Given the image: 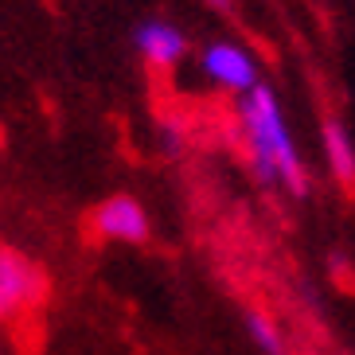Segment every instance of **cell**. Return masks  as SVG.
I'll list each match as a JSON object with an SVG mask.
<instances>
[{
	"mask_svg": "<svg viewBox=\"0 0 355 355\" xmlns=\"http://www.w3.org/2000/svg\"><path fill=\"white\" fill-rule=\"evenodd\" d=\"M234 114H239L242 148H246L254 180H258L261 188L282 184L293 196H309V168H304L301 153L293 145L277 94L266 83H258L254 90L239 94Z\"/></svg>",
	"mask_w": 355,
	"mask_h": 355,
	"instance_id": "1",
	"label": "cell"
},
{
	"mask_svg": "<svg viewBox=\"0 0 355 355\" xmlns=\"http://www.w3.org/2000/svg\"><path fill=\"white\" fill-rule=\"evenodd\" d=\"M328 270H332V277L344 285V289H355V285H352L355 273H352V266L344 261V254H332V258H328Z\"/></svg>",
	"mask_w": 355,
	"mask_h": 355,
	"instance_id": "9",
	"label": "cell"
},
{
	"mask_svg": "<svg viewBox=\"0 0 355 355\" xmlns=\"http://www.w3.org/2000/svg\"><path fill=\"white\" fill-rule=\"evenodd\" d=\"M246 332H250L254 347L261 355H289V344H285V332L277 328L266 309H246Z\"/></svg>",
	"mask_w": 355,
	"mask_h": 355,
	"instance_id": "7",
	"label": "cell"
},
{
	"mask_svg": "<svg viewBox=\"0 0 355 355\" xmlns=\"http://www.w3.org/2000/svg\"><path fill=\"white\" fill-rule=\"evenodd\" d=\"M133 47L148 67L168 71V67H176L188 55V35L180 32L172 20H164V16H148V20L133 24Z\"/></svg>",
	"mask_w": 355,
	"mask_h": 355,
	"instance_id": "5",
	"label": "cell"
},
{
	"mask_svg": "<svg viewBox=\"0 0 355 355\" xmlns=\"http://www.w3.org/2000/svg\"><path fill=\"white\" fill-rule=\"evenodd\" d=\"M320 145H324V164L328 176L336 180V188L347 199H355V141L347 133V125L340 117H328L320 129Z\"/></svg>",
	"mask_w": 355,
	"mask_h": 355,
	"instance_id": "6",
	"label": "cell"
},
{
	"mask_svg": "<svg viewBox=\"0 0 355 355\" xmlns=\"http://www.w3.org/2000/svg\"><path fill=\"white\" fill-rule=\"evenodd\" d=\"M47 273L43 266H35L28 254L12 250V246H0V320H12L24 309H35V304L47 301Z\"/></svg>",
	"mask_w": 355,
	"mask_h": 355,
	"instance_id": "2",
	"label": "cell"
},
{
	"mask_svg": "<svg viewBox=\"0 0 355 355\" xmlns=\"http://www.w3.org/2000/svg\"><path fill=\"white\" fill-rule=\"evenodd\" d=\"M90 230L102 242H145L148 239V211L141 199L117 191V196H105L94 207Z\"/></svg>",
	"mask_w": 355,
	"mask_h": 355,
	"instance_id": "4",
	"label": "cell"
},
{
	"mask_svg": "<svg viewBox=\"0 0 355 355\" xmlns=\"http://www.w3.org/2000/svg\"><path fill=\"white\" fill-rule=\"evenodd\" d=\"M184 145H188L184 125H180L176 117H164V121H160V148H164V157H180Z\"/></svg>",
	"mask_w": 355,
	"mask_h": 355,
	"instance_id": "8",
	"label": "cell"
},
{
	"mask_svg": "<svg viewBox=\"0 0 355 355\" xmlns=\"http://www.w3.org/2000/svg\"><path fill=\"white\" fill-rule=\"evenodd\" d=\"M199 67H203V74H207L211 83L230 90V94H246V90H254L261 83L254 51H246L242 43H230V40L207 43L199 51Z\"/></svg>",
	"mask_w": 355,
	"mask_h": 355,
	"instance_id": "3",
	"label": "cell"
},
{
	"mask_svg": "<svg viewBox=\"0 0 355 355\" xmlns=\"http://www.w3.org/2000/svg\"><path fill=\"white\" fill-rule=\"evenodd\" d=\"M203 4H207V8H215V12H223V16H227V12H234V0H203Z\"/></svg>",
	"mask_w": 355,
	"mask_h": 355,
	"instance_id": "10",
	"label": "cell"
}]
</instances>
